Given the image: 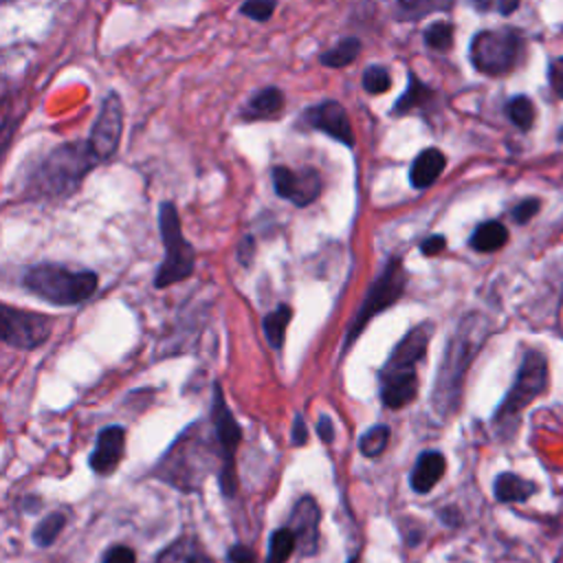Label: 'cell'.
Here are the masks:
<instances>
[{"label":"cell","mask_w":563,"mask_h":563,"mask_svg":"<svg viewBox=\"0 0 563 563\" xmlns=\"http://www.w3.org/2000/svg\"><path fill=\"white\" fill-rule=\"evenodd\" d=\"M101 165L88 141H64L37 156L22 174V196L29 200H64Z\"/></svg>","instance_id":"6da1fadb"},{"label":"cell","mask_w":563,"mask_h":563,"mask_svg":"<svg viewBox=\"0 0 563 563\" xmlns=\"http://www.w3.org/2000/svg\"><path fill=\"white\" fill-rule=\"evenodd\" d=\"M486 334H488V321L482 314L471 312L460 321L453 336L446 341L444 356L435 376L433 396H431V407L440 418H451L453 411L457 409L464 376L475 354L479 352L482 343L486 341Z\"/></svg>","instance_id":"7a4b0ae2"},{"label":"cell","mask_w":563,"mask_h":563,"mask_svg":"<svg viewBox=\"0 0 563 563\" xmlns=\"http://www.w3.org/2000/svg\"><path fill=\"white\" fill-rule=\"evenodd\" d=\"M24 286L53 306H77L95 295L99 277L92 271L42 262L24 273Z\"/></svg>","instance_id":"3957f363"},{"label":"cell","mask_w":563,"mask_h":563,"mask_svg":"<svg viewBox=\"0 0 563 563\" xmlns=\"http://www.w3.org/2000/svg\"><path fill=\"white\" fill-rule=\"evenodd\" d=\"M548 387V361L539 350H528L521 358L517 378L506 394V400L497 407L493 424L497 435L510 438L519 427L521 411L539 398Z\"/></svg>","instance_id":"277c9868"},{"label":"cell","mask_w":563,"mask_h":563,"mask_svg":"<svg viewBox=\"0 0 563 563\" xmlns=\"http://www.w3.org/2000/svg\"><path fill=\"white\" fill-rule=\"evenodd\" d=\"M158 231L165 249V257L156 268L154 288H167L187 279L196 266V251L183 233L178 209L172 200L158 205Z\"/></svg>","instance_id":"5b68a950"},{"label":"cell","mask_w":563,"mask_h":563,"mask_svg":"<svg viewBox=\"0 0 563 563\" xmlns=\"http://www.w3.org/2000/svg\"><path fill=\"white\" fill-rule=\"evenodd\" d=\"M405 284H407V273H405L402 260L400 257H391L385 264V268L380 271V275L374 279V284L367 288L365 299H363L354 321L350 323L343 350H347L354 343V339L363 332V328L367 325V321L372 317H376L378 312H383L385 308H389L391 303H396L400 299V295L405 290Z\"/></svg>","instance_id":"8992f818"},{"label":"cell","mask_w":563,"mask_h":563,"mask_svg":"<svg viewBox=\"0 0 563 563\" xmlns=\"http://www.w3.org/2000/svg\"><path fill=\"white\" fill-rule=\"evenodd\" d=\"M521 35L515 29H486L471 40V64L484 75H506L515 68Z\"/></svg>","instance_id":"52a82bcc"},{"label":"cell","mask_w":563,"mask_h":563,"mask_svg":"<svg viewBox=\"0 0 563 563\" xmlns=\"http://www.w3.org/2000/svg\"><path fill=\"white\" fill-rule=\"evenodd\" d=\"M211 422L216 431V440L220 444V488L224 497H233L238 490V473H235V451L242 440V429L233 418L220 385L213 387V405H211Z\"/></svg>","instance_id":"ba28073f"},{"label":"cell","mask_w":563,"mask_h":563,"mask_svg":"<svg viewBox=\"0 0 563 563\" xmlns=\"http://www.w3.org/2000/svg\"><path fill=\"white\" fill-rule=\"evenodd\" d=\"M53 332V321L40 312L20 310L0 303V343L33 350L40 347Z\"/></svg>","instance_id":"9c48e42d"},{"label":"cell","mask_w":563,"mask_h":563,"mask_svg":"<svg viewBox=\"0 0 563 563\" xmlns=\"http://www.w3.org/2000/svg\"><path fill=\"white\" fill-rule=\"evenodd\" d=\"M121 136H123V101L117 90H108L101 99L97 119L86 141L95 152V156L99 158V163H108L117 154L121 145Z\"/></svg>","instance_id":"30bf717a"},{"label":"cell","mask_w":563,"mask_h":563,"mask_svg":"<svg viewBox=\"0 0 563 563\" xmlns=\"http://www.w3.org/2000/svg\"><path fill=\"white\" fill-rule=\"evenodd\" d=\"M202 442L194 435V429H189L174 446L167 451V455L158 464V473L163 479L172 482V486L180 488H194L205 477L194 464H202L198 457L202 455Z\"/></svg>","instance_id":"8fae6325"},{"label":"cell","mask_w":563,"mask_h":563,"mask_svg":"<svg viewBox=\"0 0 563 563\" xmlns=\"http://www.w3.org/2000/svg\"><path fill=\"white\" fill-rule=\"evenodd\" d=\"M271 178H273L275 194L279 198L290 200L297 207L310 205L321 194V176L312 167L290 169V167L277 165V167H273Z\"/></svg>","instance_id":"7c38bea8"},{"label":"cell","mask_w":563,"mask_h":563,"mask_svg":"<svg viewBox=\"0 0 563 563\" xmlns=\"http://www.w3.org/2000/svg\"><path fill=\"white\" fill-rule=\"evenodd\" d=\"M319 506L312 497H301L290 512L288 528L295 537V550L303 556H312L319 545Z\"/></svg>","instance_id":"4fadbf2b"},{"label":"cell","mask_w":563,"mask_h":563,"mask_svg":"<svg viewBox=\"0 0 563 563\" xmlns=\"http://www.w3.org/2000/svg\"><path fill=\"white\" fill-rule=\"evenodd\" d=\"M303 117L310 128L325 132L328 136L336 139L339 143H343L347 147L354 145V132L350 125V117L339 101H332V99L321 101V103L312 106Z\"/></svg>","instance_id":"5bb4252c"},{"label":"cell","mask_w":563,"mask_h":563,"mask_svg":"<svg viewBox=\"0 0 563 563\" xmlns=\"http://www.w3.org/2000/svg\"><path fill=\"white\" fill-rule=\"evenodd\" d=\"M433 334V325L431 323H420L416 328H411L391 350L387 363L383 365L380 372H411L416 369V363L424 356L427 352V343Z\"/></svg>","instance_id":"9a60e30c"},{"label":"cell","mask_w":563,"mask_h":563,"mask_svg":"<svg viewBox=\"0 0 563 563\" xmlns=\"http://www.w3.org/2000/svg\"><path fill=\"white\" fill-rule=\"evenodd\" d=\"M123 451H125V429L119 424H110L99 431L88 464L95 473L108 475L119 466Z\"/></svg>","instance_id":"2e32d148"},{"label":"cell","mask_w":563,"mask_h":563,"mask_svg":"<svg viewBox=\"0 0 563 563\" xmlns=\"http://www.w3.org/2000/svg\"><path fill=\"white\" fill-rule=\"evenodd\" d=\"M380 400L389 409L409 405L418 394V376L411 372H380Z\"/></svg>","instance_id":"e0dca14e"},{"label":"cell","mask_w":563,"mask_h":563,"mask_svg":"<svg viewBox=\"0 0 563 563\" xmlns=\"http://www.w3.org/2000/svg\"><path fill=\"white\" fill-rule=\"evenodd\" d=\"M444 468H446V460L442 453H438V451L420 453L413 464V471L409 475L411 488L416 493H429L444 475Z\"/></svg>","instance_id":"ac0fdd59"},{"label":"cell","mask_w":563,"mask_h":563,"mask_svg":"<svg viewBox=\"0 0 563 563\" xmlns=\"http://www.w3.org/2000/svg\"><path fill=\"white\" fill-rule=\"evenodd\" d=\"M444 165H446L444 154L438 147H427L413 158V163L409 167V183L416 189H427L438 180Z\"/></svg>","instance_id":"d6986e66"},{"label":"cell","mask_w":563,"mask_h":563,"mask_svg":"<svg viewBox=\"0 0 563 563\" xmlns=\"http://www.w3.org/2000/svg\"><path fill=\"white\" fill-rule=\"evenodd\" d=\"M282 108H284V92L275 86H266L249 99V103L242 110V119H246V121L271 119V117L279 114Z\"/></svg>","instance_id":"ffe728a7"},{"label":"cell","mask_w":563,"mask_h":563,"mask_svg":"<svg viewBox=\"0 0 563 563\" xmlns=\"http://www.w3.org/2000/svg\"><path fill=\"white\" fill-rule=\"evenodd\" d=\"M493 493H495V499L501 504H517V501L530 499L537 493V484L515 473H501L495 477Z\"/></svg>","instance_id":"44dd1931"},{"label":"cell","mask_w":563,"mask_h":563,"mask_svg":"<svg viewBox=\"0 0 563 563\" xmlns=\"http://www.w3.org/2000/svg\"><path fill=\"white\" fill-rule=\"evenodd\" d=\"M156 563H213V559L194 537H180L158 554Z\"/></svg>","instance_id":"7402d4cb"},{"label":"cell","mask_w":563,"mask_h":563,"mask_svg":"<svg viewBox=\"0 0 563 563\" xmlns=\"http://www.w3.org/2000/svg\"><path fill=\"white\" fill-rule=\"evenodd\" d=\"M508 240V229L497 222V220H488V222H482L473 235H471V249L479 251V253H493L497 249H501Z\"/></svg>","instance_id":"603a6c76"},{"label":"cell","mask_w":563,"mask_h":563,"mask_svg":"<svg viewBox=\"0 0 563 563\" xmlns=\"http://www.w3.org/2000/svg\"><path fill=\"white\" fill-rule=\"evenodd\" d=\"M431 99H433V90H431L427 84H422V81L411 73L405 92L400 95V99H398L396 106H394V114L411 112V110H416V108L429 103Z\"/></svg>","instance_id":"cb8c5ba5"},{"label":"cell","mask_w":563,"mask_h":563,"mask_svg":"<svg viewBox=\"0 0 563 563\" xmlns=\"http://www.w3.org/2000/svg\"><path fill=\"white\" fill-rule=\"evenodd\" d=\"M358 53H361V42L356 37H345L332 48L321 53V64H325L328 68H343V66H350L358 57Z\"/></svg>","instance_id":"d4e9b609"},{"label":"cell","mask_w":563,"mask_h":563,"mask_svg":"<svg viewBox=\"0 0 563 563\" xmlns=\"http://www.w3.org/2000/svg\"><path fill=\"white\" fill-rule=\"evenodd\" d=\"M290 317H292V310H290L286 303L277 306L273 312H268V314L264 317V334H266L271 347L279 350V347L284 345L286 325H288Z\"/></svg>","instance_id":"484cf974"},{"label":"cell","mask_w":563,"mask_h":563,"mask_svg":"<svg viewBox=\"0 0 563 563\" xmlns=\"http://www.w3.org/2000/svg\"><path fill=\"white\" fill-rule=\"evenodd\" d=\"M64 526H66V515H64V512H51V515H46V517L35 526V530H33V541H35V545H40V548L53 545V543L57 541V537L62 534Z\"/></svg>","instance_id":"4316f807"},{"label":"cell","mask_w":563,"mask_h":563,"mask_svg":"<svg viewBox=\"0 0 563 563\" xmlns=\"http://www.w3.org/2000/svg\"><path fill=\"white\" fill-rule=\"evenodd\" d=\"M295 550V537L290 532V528H279L271 534L268 541V554H266V563H286L288 556Z\"/></svg>","instance_id":"83f0119b"},{"label":"cell","mask_w":563,"mask_h":563,"mask_svg":"<svg viewBox=\"0 0 563 563\" xmlns=\"http://www.w3.org/2000/svg\"><path fill=\"white\" fill-rule=\"evenodd\" d=\"M506 114L519 130H530L534 123V106L526 95L512 97L506 106Z\"/></svg>","instance_id":"f1b7e54d"},{"label":"cell","mask_w":563,"mask_h":563,"mask_svg":"<svg viewBox=\"0 0 563 563\" xmlns=\"http://www.w3.org/2000/svg\"><path fill=\"white\" fill-rule=\"evenodd\" d=\"M389 442V427L385 424H376V427H369L361 440H358V451L365 455V457H376L385 451Z\"/></svg>","instance_id":"f546056e"},{"label":"cell","mask_w":563,"mask_h":563,"mask_svg":"<svg viewBox=\"0 0 563 563\" xmlns=\"http://www.w3.org/2000/svg\"><path fill=\"white\" fill-rule=\"evenodd\" d=\"M424 44L440 53L449 51L453 46V24L444 22V20L429 24L424 31Z\"/></svg>","instance_id":"4dcf8cb0"},{"label":"cell","mask_w":563,"mask_h":563,"mask_svg":"<svg viewBox=\"0 0 563 563\" xmlns=\"http://www.w3.org/2000/svg\"><path fill=\"white\" fill-rule=\"evenodd\" d=\"M389 86H391V77H389L387 68H383V66H367L365 68V73H363V88L369 95L387 92Z\"/></svg>","instance_id":"1f68e13d"},{"label":"cell","mask_w":563,"mask_h":563,"mask_svg":"<svg viewBox=\"0 0 563 563\" xmlns=\"http://www.w3.org/2000/svg\"><path fill=\"white\" fill-rule=\"evenodd\" d=\"M275 11V0H244L240 7V13L257 20V22H266Z\"/></svg>","instance_id":"d6a6232c"},{"label":"cell","mask_w":563,"mask_h":563,"mask_svg":"<svg viewBox=\"0 0 563 563\" xmlns=\"http://www.w3.org/2000/svg\"><path fill=\"white\" fill-rule=\"evenodd\" d=\"M477 11H495V13H501V15H510L517 7H519V0H468Z\"/></svg>","instance_id":"836d02e7"},{"label":"cell","mask_w":563,"mask_h":563,"mask_svg":"<svg viewBox=\"0 0 563 563\" xmlns=\"http://www.w3.org/2000/svg\"><path fill=\"white\" fill-rule=\"evenodd\" d=\"M20 130V119H7L0 125V165L4 163V156L9 154L11 145H13V136Z\"/></svg>","instance_id":"e575fe53"},{"label":"cell","mask_w":563,"mask_h":563,"mask_svg":"<svg viewBox=\"0 0 563 563\" xmlns=\"http://www.w3.org/2000/svg\"><path fill=\"white\" fill-rule=\"evenodd\" d=\"M101 563H136V554L130 545L119 543V545H112L106 550Z\"/></svg>","instance_id":"d590c367"},{"label":"cell","mask_w":563,"mask_h":563,"mask_svg":"<svg viewBox=\"0 0 563 563\" xmlns=\"http://www.w3.org/2000/svg\"><path fill=\"white\" fill-rule=\"evenodd\" d=\"M539 207H541V202H539L537 198H526V200H521V202L512 209V220L519 222V224H526L532 216H537Z\"/></svg>","instance_id":"8d00e7d4"},{"label":"cell","mask_w":563,"mask_h":563,"mask_svg":"<svg viewBox=\"0 0 563 563\" xmlns=\"http://www.w3.org/2000/svg\"><path fill=\"white\" fill-rule=\"evenodd\" d=\"M548 81L556 97L563 99V57H556L548 68Z\"/></svg>","instance_id":"74e56055"},{"label":"cell","mask_w":563,"mask_h":563,"mask_svg":"<svg viewBox=\"0 0 563 563\" xmlns=\"http://www.w3.org/2000/svg\"><path fill=\"white\" fill-rule=\"evenodd\" d=\"M227 563H255V554H253L251 548L238 543V545L229 548V552H227Z\"/></svg>","instance_id":"f35d334b"},{"label":"cell","mask_w":563,"mask_h":563,"mask_svg":"<svg viewBox=\"0 0 563 563\" xmlns=\"http://www.w3.org/2000/svg\"><path fill=\"white\" fill-rule=\"evenodd\" d=\"M446 249V240H444V235H429V238H424L422 240V244H420V251L424 253V255H438V253H442Z\"/></svg>","instance_id":"ab89813d"},{"label":"cell","mask_w":563,"mask_h":563,"mask_svg":"<svg viewBox=\"0 0 563 563\" xmlns=\"http://www.w3.org/2000/svg\"><path fill=\"white\" fill-rule=\"evenodd\" d=\"M306 440H308V429H306V424H303L301 413H297V416H295V420H292L290 442H292L295 446H301V444H306Z\"/></svg>","instance_id":"60d3db41"},{"label":"cell","mask_w":563,"mask_h":563,"mask_svg":"<svg viewBox=\"0 0 563 563\" xmlns=\"http://www.w3.org/2000/svg\"><path fill=\"white\" fill-rule=\"evenodd\" d=\"M253 255H255V240H253L251 235H246V238H242L240 244H238V260L246 266Z\"/></svg>","instance_id":"b9f144b4"},{"label":"cell","mask_w":563,"mask_h":563,"mask_svg":"<svg viewBox=\"0 0 563 563\" xmlns=\"http://www.w3.org/2000/svg\"><path fill=\"white\" fill-rule=\"evenodd\" d=\"M317 431H319V438H321L325 444H332V440H334V427H332L330 416H321V418L317 420Z\"/></svg>","instance_id":"7bdbcfd3"},{"label":"cell","mask_w":563,"mask_h":563,"mask_svg":"<svg viewBox=\"0 0 563 563\" xmlns=\"http://www.w3.org/2000/svg\"><path fill=\"white\" fill-rule=\"evenodd\" d=\"M398 2L409 13H422V11H427L431 7V0H398Z\"/></svg>","instance_id":"ee69618b"},{"label":"cell","mask_w":563,"mask_h":563,"mask_svg":"<svg viewBox=\"0 0 563 563\" xmlns=\"http://www.w3.org/2000/svg\"><path fill=\"white\" fill-rule=\"evenodd\" d=\"M347 563H358V559H356V556H354V559H350V561H347Z\"/></svg>","instance_id":"f6af8a7d"}]
</instances>
